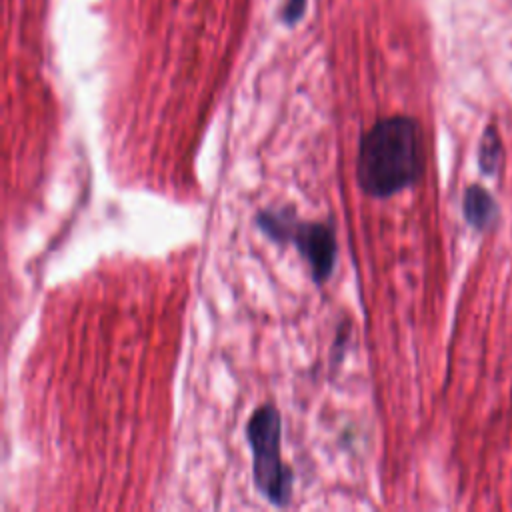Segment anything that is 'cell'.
Returning <instances> with one entry per match:
<instances>
[{
	"mask_svg": "<svg viewBox=\"0 0 512 512\" xmlns=\"http://www.w3.org/2000/svg\"><path fill=\"white\" fill-rule=\"evenodd\" d=\"M424 172V140L412 116H386L360 138L356 180L364 194L390 198L414 186Z\"/></svg>",
	"mask_w": 512,
	"mask_h": 512,
	"instance_id": "cell-1",
	"label": "cell"
},
{
	"mask_svg": "<svg viewBox=\"0 0 512 512\" xmlns=\"http://www.w3.org/2000/svg\"><path fill=\"white\" fill-rule=\"evenodd\" d=\"M256 228L276 244H292L306 260L314 284L330 280L336 264V234L332 224L300 220L292 208H266L254 216Z\"/></svg>",
	"mask_w": 512,
	"mask_h": 512,
	"instance_id": "cell-2",
	"label": "cell"
},
{
	"mask_svg": "<svg viewBox=\"0 0 512 512\" xmlns=\"http://www.w3.org/2000/svg\"><path fill=\"white\" fill-rule=\"evenodd\" d=\"M462 208L466 222L476 230H488L498 220V204L482 186L466 188Z\"/></svg>",
	"mask_w": 512,
	"mask_h": 512,
	"instance_id": "cell-4",
	"label": "cell"
},
{
	"mask_svg": "<svg viewBox=\"0 0 512 512\" xmlns=\"http://www.w3.org/2000/svg\"><path fill=\"white\" fill-rule=\"evenodd\" d=\"M478 162L482 172L490 176H494L502 166V144L494 126H488L484 130V136L480 140V150H478Z\"/></svg>",
	"mask_w": 512,
	"mask_h": 512,
	"instance_id": "cell-5",
	"label": "cell"
},
{
	"mask_svg": "<svg viewBox=\"0 0 512 512\" xmlns=\"http://www.w3.org/2000/svg\"><path fill=\"white\" fill-rule=\"evenodd\" d=\"M252 476L258 492L274 506L292 498V470L282 462V418L274 404L258 406L246 422Z\"/></svg>",
	"mask_w": 512,
	"mask_h": 512,
	"instance_id": "cell-3",
	"label": "cell"
},
{
	"mask_svg": "<svg viewBox=\"0 0 512 512\" xmlns=\"http://www.w3.org/2000/svg\"><path fill=\"white\" fill-rule=\"evenodd\" d=\"M306 0H286V6H284V18L288 22H294L300 18L302 14V8H304Z\"/></svg>",
	"mask_w": 512,
	"mask_h": 512,
	"instance_id": "cell-6",
	"label": "cell"
}]
</instances>
